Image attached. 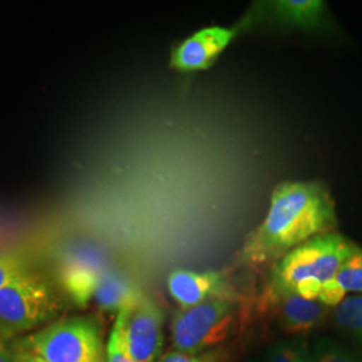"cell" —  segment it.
I'll return each instance as SVG.
<instances>
[{"label": "cell", "mask_w": 362, "mask_h": 362, "mask_svg": "<svg viewBox=\"0 0 362 362\" xmlns=\"http://www.w3.org/2000/svg\"><path fill=\"white\" fill-rule=\"evenodd\" d=\"M336 203L322 181H284L272 191L266 218L242 248L247 264L278 262L315 236L334 233Z\"/></svg>", "instance_id": "1"}, {"label": "cell", "mask_w": 362, "mask_h": 362, "mask_svg": "<svg viewBox=\"0 0 362 362\" xmlns=\"http://www.w3.org/2000/svg\"><path fill=\"white\" fill-rule=\"evenodd\" d=\"M358 248L341 233L315 236L275 262L266 287V300L274 302L299 296L318 299L321 290L333 281L345 260Z\"/></svg>", "instance_id": "2"}, {"label": "cell", "mask_w": 362, "mask_h": 362, "mask_svg": "<svg viewBox=\"0 0 362 362\" xmlns=\"http://www.w3.org/2000/svg\"><path fill=\"white\" fill-rule=\"evenodd\" d=\"M61 309L52 282L31 270L0 290V338L11 339L46 324Z\"/></svg>", "instance_id": "3"}, {"label": "cell", "mask_w": 362, "mask_h": 362, "mask_svg": "<svg viewBox=\"0 0 362 362\" xmlns=\"http://www.w3.org/2000/svg\"><path fill=\"white\" fill-rule=\"evenodd\" d=\"M23 349L45 362H104L100 326L90 317L52 322L28 337Z\"/></svg>", "instance_id": "4"}, {"label": "cell", "mask_w": 362, "mask_h": 362, "mask_svg": "<svg viewBox=\"0 0 362 362\" xmlns=\"http://www.w3.org/2000/svg\"><path fill=\"white\" fill-rule=\"evenodd\" d=\"M233 322V296L211 298L200 305L180 309L170 324L173 345L181 353L194 356L227 339Z\"/></svg>", "instance_id": "5"}, {"label": "cell", "mask_w": 362, "mask_h": 362, "mask_svg": "<svg viewBox=\"0 0 362 362\" xmlns=\"http://www.w3.org/2000/svg\"><path fill=\"white\" fill-rule=\"evenodd\" d=\"M113 330L134 362H153L163 348V313L144 293L117 314Z\"/></svg>", "instance_id": "6"}, {"label": "cell", "mask_w": 362, "mask_h": 362, "mask_svg": "<svg viewBox=\"0 0 362 362\" xmlns=\"http://www.w3.org/2000/svg\"><path fill=\"white\" fill-rule=\"evenodd\" d=\"M246 26L242 22L233 27L211 26L199 30L173 49L170 67L181 73L207 70Z\"/></svg>", "instance_id": "7"}, {"label": "cell", "mask_w": 362, "mask_h": 362, "mask_svg": "<svg viewBox=\"0 0 362 362\" xmlns=\"http://www.w3.org/2000/svg\"><path fill=\"white\" fill-rule=\"evenodd\" d=\"M103 259L95 254H70L59 264L58 276L67 297L81 308H85L94 298L97 286L107 272Z\"/></svg>", "instance_id": "8"}, {"label": "cell", "mask_w": 362, "mask_h": 362, "mask_svg": "<svg viewBox=\"0 0 362 362\" xmlns=\"http://www.w3.org/2000/svg\"><path fill=\"white\" fill-rule=\"evenodd\" d=\"M168 291L181 309L200 305L211 298L233 296L224 275L219 272L175 270L168 276Z\"/></svg>", "instance_id": "9"}, {"label": "cell", "mask_w": 362, "mask_h": 362, "mask_svg": "<svg viewBox=\"0 0 362 362\" xmlns=\"http://www.w3.org/2000/svg\"><path fill=\"white\" fill-rule=\"evenodd\" d=\"M282 327L290 333H306L324 322L329 308L320 300L288 296L272 303Z\"/></svg>", "instance_id": "10"}, {"label": "cell", "mask_w": 362, "mask_h": 362, "mask_svg": "<svg viewBox=\"0 0 362 362\" xmlns=\"http://www.w3.org/2000/svg\"><path fill=\"white\" fill-rule=\"evenodd\" d=\"M267 4L269 16L278 26L300 30L324 26L326 4L321 0H276Z\"/></svg>", "instance_id": "11"}, {"label": "cell", "mask_w": 362, "mask_h": 362, "mask_svg": "<svg viewBox=\"0 0 362 362\" xmlns=\"http://www.w3.org/2000/svg\"><path fill=\"white\" fill-rule=\"evenodd\" d=\"M143 294L129 275L124 272L107 270L97 286L94 300L100 309L119 313Z\"/></svg>", "instance_id": "12"}, {"label": "cell", "mask_w": 362, "mask_h": 362, "mask_svg": "<svg viewBox=\"0 0 362 362\" xmlns=\"http://www.w3.org/2000/svg\"><path fill=\"white\" fill-rule=\"evenodd\" d=\"M334 321L342 330L362 339V294L345 298L334 310Z\"/></svg>", "instance_id": "13"}, {"label": "cell", "mask_w": 362, "mask_h": 362, "mask_svg": "<svg viewBox=\"0 0 362 362\" xmlns=\"http://www.w3.org/2000/svg\"><path fill=\"white\" fill-rule=\"evenodd\" d=\"M336 282L339 287L348 293L362 294V248L358 247L337 274Z\"/></svg>", "instance_id": "14"}, {"label": "cell", "mask_w": 362, "mask_h": 362, "mask_svg": "<svg viewBox=\"0 0 362 362\" xmlns=\"http://www.w3.org/2000/svg\"><path fill=\"white\" fill-rule=\"evenodd\" d=\"M309 362H360L358 358L330 338H322L309 350Z\"/></svg>", "instance_id": "15"}, {"label": "cell", "mask_w": 362, "mask_h": 362, "mask_svg": "<svg viewBox=\"0 0 362 362\" xmlns=\"http://www.w3.org/2000/svg\"><path fill=\"white\" fill-rule=\"evenodd\" d=\"M33 270L28 259L18 251L0 252V290Z\"/></svg>", "instance_id": "16"}, {"label": "cell", "mask_w": 362, "mask_h": 362, "mask_svg": "<svg viewBox=\"0 0 362 362\" xmlns=\"http://www.w3.org/2000/svg\"><path fill=\"white\" fill-rule=\"evenodd\" d=\"M267 362H309V350L298 342H278L269 350Z\"/></svg>", "instance_id": "17"}, {"label": "cell", "mask_w": 362, "mask_h": 362, "mask_svg": "<svg viewBox=\"0 0 362 362\" xmlns=\"http://www.w3.org/2000/svg\"><path fill=\"white\" fill-rule=\"evenodd\" d=\"M345 298H346L345 291L337 284L336 278H334L333 281L327 282L322 287L321 294H320V297H318L317 300H320L321 303H324L325 306H327V308H337Z\"/></svg>", "instance_id": "18"}, {"label": "cell", "mask_w": 362, "mask_h": 362, "mask_svg": "<svg viewBox=\"0 0 362 362\" xmlns=\"http://www.w3.org/2000/svg\"><path fill=\"white\" fill-rule=\"evenodd\" d=\"M106 362H134L130 358L127 350L124 349L119 337L115 330H112L109 337L106 348Z\"/></svg>", "instance_id": "19"}, {"label": "cell", "mask_w": 362, "mask_h": 362, "mask_svg": "<svg viewBox=\"0 0 362 362\" xmlns=\"http://www.w3.org/2000/svg\"><path fill=\"white\" fill-rule=\"evenodd\" d=\"M0 362H22V353L21 350L13 351L10 349L4 339L0 338Z\"/></svg>", "instance_id": "20"}, {"label": "cell", "mask_w": 362, "mask_h": 362, "mask_svg": "<svg viewBox=\"0 0 362 362\" xmlns=\"http://www.w3.org/2000/svg\"><path fill=\"white\" fill-rule=\"evenodd\" d=\"M160 362H206L196 356L181 353V351H170L163 357Z\"/></svg>", "instance_id": "21"}, {"label": "cell", "mask_w": 362, "mask_h": 362, "mask_svg": "<svg viewBox=\"0 0 362 362\" xmlns=\"http://www.w3.org/2000/svg\"><path fill=\"white\" fill-rule=\"evenodd\" d=\"M22 353V362H45L42 358H39L38 356L27 351V350H21Z\"/></svg>", "instance_id": "22"}]
</instances>
